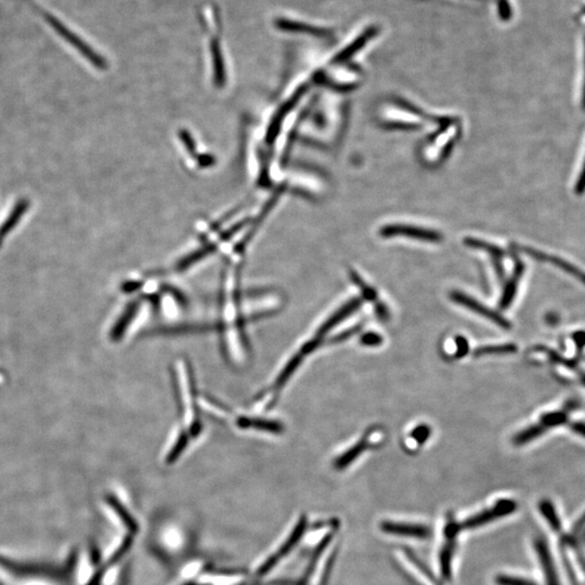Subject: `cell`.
Masks as SVG:
<instances>
[{
    "label": "cell",
    "instance_id": "obj_1",
    "mask_svg": "<svg viewBox=\"0 0 585 585\" xmlns=\"http://www.w3.org/2000/svg\"><path fill=\"white\" fill-rule=\"evenodd\" d=\"M0 567L9 571L12 575L23 577V578H47L50 580L63 581L68 578L73 568V560L68 562L64 568L45 565V564L24 563L15 562L10 558L0 555Z\"/></svg>",
    "mask_w": 585,
    "mask_h": 585
},
{
    "label": "cell",
    "instance_id": "obj_2",
    "mask_svg": "<svg viewBox=\"0 0 585 585\" xmlns=\"http://www.w3.org/2000/svg\"><path fill=\"white\" fill-rule=\"evenodd\" d=\"M516 510H517V503L513 499H499L489 510H482L479 514L474 515L473 517H469L468 519L461 522L459 529L462 531V530L482 527L493 520L513 514Z\"/></svg>",
    "mask_w": 585,
    "mask_h": 585
},
{
    "label": "cell",
    "instance_id": "obj_3",
    "mask_svg": "<svg viewBox=\"0 0 585 585\" xmlns=\"http://www.w3.org/2000/svg\"><path fill=\"white\" fill-rule=\"evenodd\" d=\"M307 526V517L301 516L294 529L292 530V533L288 535V539L280 545V548H277L275 553H272L270 556H268L267 559L261 565H259L257 569L258 575H265V573H269L283 557H286L288 553L292 551V548L297 544L298 541L305 535Z\"/></svg>",
    "mask_w": 585,
    "mask_h": 585
},
{
    "label": "cell",
    "instance_id": "obj_4",
    "mask_svg": "<svg viewBox=\"0 0 585 585\" xmlns=\"http://www.w3.org/2000/svg\"><path fill=\"white\" fill-rule=\"evenodd\" d=\"M46 19L48 21L49 24L52 26L54 30L60 34L62 37L66 39V41L71 43L73 47H75L79 52L83 54L85 58L88 59L90 61L91 63L94 64L96 68H106V61L101 58V57L99 56L98 53L95 52L92 49L89 47L87 43H83L81 41V38L77 37L75 34L72 33L71 30H68L66 26L60 22V21L57 20L52 15L48 14V13H46L45 14Z\"/></svg>",
    "mask_w": 585,
    "mask_h": 585
},
{
    "label": "cell",
    "instance_id": "obj_5",
    "mask_svg": "<svg viewBox=\"0 0 585 585\" xmlns=\"http://www.w3.org/2000/svg\"><path fill=\"white\" fill-rule=\"evenodd\" d=\"M451 299L453 300L454 303L459 304V305L467 308L468 310L473 311V313H477V315H482L484 318L495 322L499 328H506V330L510 328V322L506 319L503 318L502 315H499V313L492 310L487 306L482 305L478 300L466 295L464 292H452Z\"/></svg>",
    "mask_w": 585,
    "mask_h": 585
},
{
    "label": "cell",
    "instance_id": "obj_6",
    "mask_svg": "<svg viewBox=\"0 0 585 585\" xmlns=\"http://www.w3.org/2000/svg\"><path fill=\"white\" fill-rule=\"evenodd\" d=\"M379 528L387 535H399V537L428 539L432 535V530L427 526L414 525V524H406V522L385 520L381 522Z\"/></svg>",
    "mask_w": 585,
    "mask_h": 585
},
{
    "label": "cell",
    "instance_id": "obj_7",
    "mask_svg": "<svg viewBox=\"0 0 585 585\" xmlns=\"http://www.w3.org/2000/svg\"><path fill=\"white\" fill-rule=\"evenodd\" d=\"M361 305H362V300L360 298H353V299L349 300L348 303H346L345 305L341 306L338 310H336L333 315H330V318L326 322L323 323L322 326L318 330V336L326 335L330 330H333L336 326H338L339 323L343 322L344 320L350 317L353 313L359 310Z\"/></svg>",
    "mask_w": 585,
    "mask_h": 585
},
{
    "label": "cell",
    "instance_id": "obj_8",
    "mask_svg": "<svg viewBox=\"0 0 585 585\" xmlns=\"http://www.w3.org/2000/svg\"><path fill=\"white\" fill-rule=\"evenodd\" d=\"M384 235H408V237H417L419 240L436 242L440 237L432 231H425L415 227H406V226H388L383 230Z\"/></svg>",
    "mask_w": 585,
    "mask_h": 585
},
{
    "label": "cell",
    "instance_id": "obj_9",
    "mask_svg": "<svg viewBox=\"0 0 585 585\" xmlns=\"http://www.w3.org/2000/svg\"><path fill=\"white\" fill-rule=\"evenodd\" d=\"M28 207H30V202H28V199H20L13 207L10 215L8 216L7 219L3 221V225L0 227V245L3 242L6 237L14 229L15 226L20 222L21 218L28 212Z\"/></svg>",
    "mask_w": 585,
    "mask_h": 585
},
{
    "label": "cell",
    "instance_id": "obj_10",
    "mask_svg": "<svg viewBox=\"0 0 585 585\" xmlns=\"http://www.w3.org/2000/svg\"><path fill=\"white\" fill-rule=\"evenodd\" d=\"M457 548V539L446 537V542L440 551L439 555V563H440V571L444 580H451L452 575V559H453L454 552Z\"/></svg>",
    "mask_w": 585,
    "mask_h": 585
},
{
    "label": "cell",
    "instance_id": "obj_11",
    "mask_svg": "<svg viewBox=\"0 0 585 585\" xmlns=\"http://www.w3.org/2000/svg\"><path fill=\"white\" fill-rule=\"evenodd\" d=\"M535 548H537V554L540 557L541 565H542L543 571H544L545 579L548 581V585H559L557 575L554 571V566H553L552 558H551L548 546L545 545L543 541L539 540L535 542Z\"/></svg>",
    "mask_w": 585,
    "mask_h": 585
},
{
    "label": "cell",
    "instance_id": "obj_12",
    "mask_svg": "<svg viewBox=\"0 0 585 585\" xmlns=\"http://www.w3.org/2000/svg\"><path fill=\"white\" fill-rule=\"evenodd\" d=\"M527 252L528 254L530 252L531 256L537 258V259L543 260V261H548V263L553 264V265L559 268L562 270L566 271V272L569 273V275H573L575 279H578V280H580L581 282L585 283V273L579 270L578 268L573 267V266L571 265V264L566 263L565 260L554 257V256L545 255V254L537 252V250H527Z\"/></svg>",
    "mask_w": 585,
    "mask_h": 585
},
{
    "label": "cell",
    "instance_id": "obj_13",
    "mask_svg": "<svg viewBox=\"0 0 585 585\" xmlns=\"http://www.w3.org/2000/svg\"><path fill=\"white\" fill-rule=\"evenodd\" d=\"M237 425L241 428H255L259 430H265L268 433H273V434H279L282 432L283 426L279 422L271 421V419H248V417H242L237 422Z\"/></svg>",
    "mask_w": 585,
    "mask_h": 585
},
{
    "label": "cell",
    "instance_id": "obj_14",
    "mask_svg": "<svg viewBox=\"0 0 585 585\" xmlns=\"http://www.w3.org/2000/svg\"><path fill=\"white\" fill-rule=\"evenodd\" d=\"M368 448V440H366V439H361L358 444L351 446L348 451H346L345 453L341 454V457L336 459L335 464L334 465H335V467L337 469L346 468V467L349 466V465H350L355 459H358V457H360V454L362 453V452L366 451Z\"/></svg>",
    "mask_w": 585,
    "mask_h": 585
},
{
    "label": "cell",
    "instance_id": "obj_15",
    "mask_svg": "<svg viewBox=\"0 0 585 585\" xmlns=\"http://www.w3.org/2000/svg\"><path fill=\"white\" fill-rule=\"evenodd\" d=\"M304 357H305V355L301 351H299L297 355L290 358L288 364L282 368V371L280 372L278 377H277V381L275 383V389H280L290 379V376L292 375V373L297 370L298 366L301 364Z\"/></svg>",
    "mask_w": 585,
    "mask_h": 585
},
{
    "label": "cell",
    "instance_id": "obj_16",
    "mask_svg": "<svg viewBox=\"0 0 585 585\" xmlns=\"http://www.w3.org/2000/svg\"><path fill=\"white\" fill-rule=\"evenodd\" d=\"M522 266L518 265L517 269L515 271L514 277H513L510 282L507 283L506 288L504 290V294H503L502 298L499 300V308L506 309L513 303L515 295L517 292L518 281H519L520 277H522Z\"/></svg>",
    "mask_w": 585,
    "mask_h": 585
},
{
    "label": "cell",
    "instance_id": "obj_17",
    "mask_svg": "<svg viewBox=\"0 0 585 585\" xmlns=\"http://www.w3.org/2000/svg\"><path fill=\"white\" fill-rule=\"evenodd\" d=\"M404 555L406 556V558L410 560V563L412 565L415 566L417 568V571L422 573V575L426 577L427 580L429 582L432 583L433 585H444L442 584L438 579L435 577V575H433L432 571H429L428 568L426 567V565H424V563L417 557L412 550L410 548H404Z\"/></svg>",
    "mask_w": 585,
    "mask_h": 585
},
{
    "label": "cell",
    "instance_id": "obj_18",
    "mask_svg": "<svg viewBox=\"0 0 585 585\" xmlns=\"http://www.w3.org/2000/svg\"><path fill=\"white\" fill-rule=\"evenodd\" d=\"M108 501H109V504L112 507V510H114V512L117 513V517L123 522L125 527L130 530V531H135L137 529V525L135 524L134 519L129 516L128 512L117 501V497H110Z\"/></svg>",
    "mask_w": 585,
    "mask_h": 585
},
{
    "label": "cell",
    "instance_id": "obj_19",
    "mask_svg": "<svg viewBox=\"0 0 585 585\" xmlns=\"http://www.w3.org/2000/svg\"><path fill=\"white\" fill-rule=\"evenodd\" d=\"M517 351V347L514 344H505V345L484 346L475 350L476 357L484 356V355H506V353H514Z\"/></svg>",
    "mask_w": 585,
    "mask_h": 585
},
{
    "label": "cell",
    "instance_id": "obj_20",
    "mask_svg": "<svg viewBox=\"0 0 585 585\" xmlns=\"http://www.w3.org/2000/svg\"><path fill=\"white\" fill-rule=\"evenodd\" d=\"M545 430H546V428L541 424L533 425V426L529 427V428L525 429V430L520 432L519 434L516 435L514 438V444L520 446V444H525L527 442H533V439L541 436Z\"/></svg>",
    "mask_w": 585,
    "mask_h": 585
},
{
    "label": "cell",
    "instance_id": "obj_21",
    "mask_svg": "<svg viewBox=\"0 0 585 585\" xmlns=\"http://www.w3.org/2000/svg\"><path fill=\"white\" fill-rule=\"evenodd\" d=\"M136 305H132L130 307L127 308L124 315H121V318L117 321V326H115L114 330H112V336H113L114 338L121 337V336L123 335L124 330H126L127 326H128V323L132 322V319H134V315H136Z\"/></svg>",
    "mask_w": 585,
    "mask_h": 585
},
{
    "label": "cell",
    "instance_id": "obj_22",
    "mask_svg": "<svg viewBox=\"0 0 585 585\" xmlns=\"http://www.w3.org/2000/svg\"><path fill=\"white\" fill-rule=\"evenodd\" d=\"M242 580L241 575H207L202 582L207 585H235Z\"/></svg>",
    "mask_w": 585,
    "mask_h": 585
},
{
    "label": "cell",
    "instance_id": "obj_23",
    "mask_svg": "<svg viewBox=\"0 0 585 585\" xmlns=\"http://www.w3.org/2000/svg\"><path fill=\"white\" fill-rule=\"evenodd\" d=\"M567 422V414L563 411L552 412L543 415L541 419V425L545 428L548 427L559 426Z\"/></svg>",
    "mask_w": 585,
    "mask_h": 585
},
{
    "label": "cell",
    "instance_id": "obj_24",
    "mask_svg": "<svg viewBox=\"0 0 585 585\" xmlns=\"http://www.w3.org/2000/svg\"><path fill=\"white\" fill-rule=\"evenodd\" d=\"M540 510L543 516L550 522L551 527L554 530H559L560 522L552 503L550 501H542L540 504Z\"/></svg>",
    "mask_w": 585,
    "mask_h": 585
},
{
    "label": "cell",
    "instance_id": "obj_25",
    "mask_svg": "<svg viewBox=\"0 0 585 585\" xmlns=\"http://www.w3.org/2000/svg\"><path fill=\"white\" fill-rule=\"evenodd\" d=\"M188 444V438L187 436L184 434L180 435L177 439V442H175L174 446H172V450L169 451L168 457H167V462H174L176 461L178 457H179L181 452H184V450L186 449V446Z\"/></svg>",
    "mask_w": 585,
    "mask_h": 585
},
{
    "label": "cell",
    "instance_id": "obj_26",
    "mask_svg": "<svg viewBox=\"0 0 585 585\" xmlns=\"http://www.w3.org/2000/svg\"><path fill=\"white\" fill-rule=\"evenodd\" d=\"M495 582L497 585H535L531 581L526 580V579L516 578V577H510V575H497L495 578Z\"/></svg>",
    "mask_w": 585,
    "mask_h": 585
},
{
    "label": "cell",
    "instance_id": "obj_27",
    "mask_svg": "<svg viewBox=\"0 0 585 585\" xmlns=\"http://www.w3.org/2000/svg\"><path fill=\"white\" fill-rule=\"evenodd\" d=\"M411 436L419 444H424L430 436V428L427 425H419L412 430Z\"/></svg>",
    "mask_w": 585,
    "mask_h": 585
},
{
    "label": "cell",
    "instance_id": "obj_28",
    "mask_svg": "<svg viewBox=\"0 0 585 585\" xmlns=\"http://www.w3.org/2000/svg\"><path fill=\"white\" fill-rule=\"evenodd\" d=\"M360 343L366 347H376L383 343V337L375 332H368L361 336Z\"/></svg>",
    "mask_w": 585,
    "mask_h": 585
},
{
    "label": "cell",
    "instance_id": "obj_29",
    "mask_svg": "<svg viewBox=\"0 0 585 585\" xmlns=\"http://www.w3.org/2000/svg\"><path fill=\"white\" fill-rule=\"evenodd\" d=\"M353 281H355V283H357V286H359V288L362 290V294H364V296L366 298V299L371 300V301L376 300L377 295H376V292L373 290V288L366 286V283L362 282L358 275H355V273L353 275Z\"/></svg>",
    "mask_w": 585,
    "mask_h": 585
},
{
    "label": "cell",
    "instance_id": "obj_30",
    "mask_svg": "<svg viewBox=\"0 0 585 585\" xmlns=\"http://www.w3.org/2000/svg\"><path fill=\"white\" fill-rule=\"evenodd\" d=\"M336 557V552H334L332 555L328 558V563H326V567L323 569L322 577H321L320 582H319V585H326L328 584V580H330V573H332V569H333L334 562H335Z\"/></svg>",
    "mask_w": 585,
    "mask_h": 585
},
{
    "label": "cell",
    "instance_id": "obj_31",
    "mask_svg": "<svg viewBox=\"0 0 585 585\" xmlns=\"http://www.w3.org/2000/svg\"><path fill=\"white\" fill-rule=\"evenodd\" d=\"M455 345L457 347V358L466 356L469 350V346L466 339L464 337H462V336H459V337L455 338Z\"/></svg>",
    "mask_w": 585,
    "mask_h": 585
},
{
    "label": "cell",
    "instance_id": "obj_32",
    "mask_svg": "<svg viewBox=\"0 0 585 585\" xmlns=\"http://www.w3.org/2000/svg\"><path fill=\"white\" fill-rule=\"evenodd\" d=\"M359 328H360V326H356V328H350V330H346V332H343V333L339 334V335L336 336V337H334L333 341H335V343H338V341H346L347 338L350 337V336H353V334L356 333V332H358Z\"/></svg>",
    "mask_w": 585,
    "mask_h": 585
},
{
    "label": "cell",
    "instance_id": "obj_33",
    "mask_svg": "<svg viewBox=\"0 0 585 585\" xmlns=\"http://www.w3.org/2000/svg\"><path fill=\"white\" fill-rule=\"evenodd\" d=\"M582 169V172H581L580 176H579L578 181H577V184H575V191L580 193V195L585 191V163Z\"/></svg>",
    "mask_w": 585,
    "mask_h": 585
},
{
    "label": "cell",
    "instance_id": "obj_34",
    "mask_svg": "<svg viewBox=\"0 0 585 585\" xmlns=\"http://www.w3.org/2000/svg\"><path fill=\"white\" fill-rule=\"evenodd\" d=\"M376 315L379 317V320H387L389 317L388 309L385 306L379 304V305L376 306Z\"/></svg>",
    "mask_w": 585,
    "mask_h": 585
},
{
    "label": "cell",
    "instance_id": "obj_35",
    "mask_svg": "<svg viewBox=\"0 0 585 585\" xmlns=\"http://www.w3.org/2000/svg\"><path fill=\"white\" fill-rule=\"evenodd\" d=\"M571 428H573V432L581 435V436L585 437L584 423H573V424L571 425Z\"/></svg>",
    "mask_w": 585,
    "mask_h": 585
},
{
    "label": "cell",
    "instance_id": "obj_36",
    "mask_svg": "<svg viewBox=\"0 0 585 585\" xmlns=\"http://www.w3.org/2000/svg\"><path fill=\"white\" fill-rule=\"evenodd\" d=\"M573 338H575V343L578 344L581 348H582L583 346L585 345V332L575 333Z\"/></svg>",
    "mask_w": 585,
    "mask_h": 585
},
{
    "label": "cell",
    "instance_id": "obj_37",
    "mask_svg": "<svg viewBox=\"0 0 585 585\" xmlns=\"http://www.w3.org/2000/svg\"><path fill=\"white\" fill-rule=\"evenodd\" d=\"M582 103H583V108H584V110H585V79H584V88H583V100H582Z\"/></svg>",
    "mask_w": 585,
    "mask_h": 585
},
{
    "label": "cell",
    "instance_id": "obj_38",
    "mask_svg": "<svg viewBox=\"0 0 585 585\" xmlns=\"http://www.w3.org/2000/svg\"><path fill=\"white\" fill-rule=\"evenodd\" d=\"M583 12H584V13H585V8H584V9H583Z\"/></svg>",
    "mask_w": 585,
    "mask_h": 585
}]
</instances>
